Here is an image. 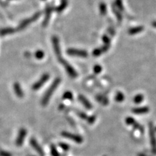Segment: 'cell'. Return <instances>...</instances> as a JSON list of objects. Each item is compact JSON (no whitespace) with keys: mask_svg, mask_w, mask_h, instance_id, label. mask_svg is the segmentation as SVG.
<instances>
[{"mask_svg":"<svg viewBox=\"0 0 156 156\" xmlns=\"http://www.w3.org/2000/svg\"><path fill=\"white\" fill-rule=\"evenodd\" d=\"M60 83H61L60 78H57L55 79L54 82L52 83V84L50 85V87L48 88V90L46 91L44 96H43L41 101V104L42 106H46L48 105L49 99H50L51 96L56 90V89L57 88L59 84H60Z\"/></svg>","mask_w":156,"mask_h":156,"instance_id":"obj_1","label":"cell"},{"mask_svg":"<svg viewBox=\"0 0 156 156\" xmlns=\"http://www.w3.org/2000/svg\"><path fill=\"white\" fill-rule=\"evenodd\" d=\"M59 62L61 63V65H63L65 68V70L67 72V74H68V75L70 77H71L72 78H75L76 77L78 76V73L76 72L73 66H72V65L70 64V63L66 61L65 59H63L62 57L59 59H58Z\"/></svg>","mask_w":156,"mask_h":156,"instance_id":"obj_2","label":"cell"},{"mask_svg":"<svg viewBox=\"0 0 156 156\" xmlns=\"http://www.w3.org/2000/svg\"><path fill=\"white\" fill-rule=\"evenodd\" d=\"M41 12H37L36 13H35V14L33 15L32 17L24 20H23L20 24H19L18 27V30H22V29H25L28 25L30 24L31 23L36 21V20H38L40 16H41Z\"/></svg>","mask_w":156,"mask_h":156,"instance_id":"obj_3","label":"cell"},{"mask_svg":"<svg viewBox=\"0 0 156 156\" xmlns=\"http://www.w3.org/2000/svg\"><path fill=\"white\" fill-rule=\"evenodd\" d=\"M149 134H150L152 153L156 154V137L155 134V128H154V126L152 123H150V125H149Z\"/></svg>","mask_w":156,"mask_h":156,"instance_id":"obj_4","label":"cell"},{"mask_svg":"<svg viewBox=\"0 0 156 156\" xmlns=\"http://www.w3.org/2000/svg\"><path fill=\"white\" fill-rule=\"evenodd\" d=\"M61 135L62 137L70 139V140L74 141L75 142H76V143L80 144V143H82L83 141V139L82 137H81V136L79 135L72 134V133L67 132V131L62 132Z\"/></svg>","mask_w":156,"mask_h":156,"instance_id":"obj_5","label":"cell"},{"mask_svg":"<svg viewBox=\"0 0 156 156\" xmlns=\"http://www.w3.org/2000/svg\"><path fill=\"white\" fill-rule=\"evenodd\" d=\"M67 54L72 56H77L83 58H86L88 56V53L87 51L83 50V49H78L74 48H69L66 50Z\"/></svg>","mask_w":156,"mask_h":156,"instance_id":"obj_6","label":"cell"},{"mask_svg":"<svg viewBox=\"0 0 156 156\" xmlns=\"http://www.w3.org/2000/svg\"><path fill=\"white\" fill-rule=\"evenodd\" d=\"M27 134H28V131L26 129L24 128H22L20 129L18 134L17 138H16V141H15V144L16 146H17V147H21V146H22L23 143H24V142L26 135H27Z\"/></svg>","mask_w":156,"mask_h":156,"instance_id":"obj_7","label":"cell"},{"mask_svg":"<svg viewBox=\"0 0 156 156\" xmlns=\"http://www.w3.org/2000/svg\"><path fill=\"white\" fill-rule=\"evenodd\" d=\"M49 78V75L48 74V73H46V74H43L42 75V77L40 78L39 80L33 85L32 86L33 90L37 91L38 89H41L42 86L44 85L45 83L48 80Z\"/></svg>","mask_w":156,"mask_h":156,"instance_id":"obj_8","label":"cell"},{"mask_svg":"<svg viewBox=\"0 0 156 156\" xmlns=\"http://www.w3.org/2000/svg\"><path fill=\"white\" fill-rule=\"evenodd\" d=\"M52 44H53V46H54L55 54L56 56H57V59L62 57L61 55V48H60V44H59V40L58 37L57 36H54L52 37Z\"/></svg>","mask_w":156,"mask_h":156,"instance_id":"obj_9","label":"cell"},{"mask_svg":"<svg viewBox=\"0 0 156 156\" xmlns=\"http://www.w3.org/2000/svg\"><path fill=\"white\" fill-rule=\"evenodd\" d=\"M126 122L128 125L133 126V127H134L135 129H137V130H139V131H141V133L144 132L143 127L139 124L134 118L130 117H127L126 119Z\"/></svg>","mask_w":156,"mask_h":156,"instance_id":"obj_10","label":"cell"},{"mask_svg":"<svg viewBox=\"0 0 156 156\" xmlns=\"http://www.w3.org/2000/svg\"><path fill=\"white\" fill-rule=\"evenodd\" d=\"M52 11H53V7L52 5L48 4L47 6H46V10H45L44 19V21H43L42 22V25L44 26V27H46V26L48 24L49 19H50V17H51Z\"/></svg>","mask_w":156,"mask_h":156,"instance_id":"obj_11","label":"cell"},{"mask_svg":"<svg viewBox=\"0 0 156 156\" xmlns=\"http://www.w3.org/2000/svg\"><path fill=\"white\" fill-rule=\"evenodd\" d=\"M30 144L31 145V147L35 149V150L37 152V153L41 155V156H44V152L43 151V149L41 148V146L38 143V142L36 141V140L34 138L30 139Z\"/></svg>","mask_w":156,"mask_h":156,"instance_id":"obj_12","label":"cell"},{"mask_svg":"<svg viewBox=\"0 0 156 156\" xmlns=\"http://www.w3.org/2000/svg\"><path fill=\"white\" fill-rule=\"evenodd\" d=\"M13 90L16 96L18 98H23L24 96V91H23L20 84L18 82H15L13 85Z\"/></svg>","mask_w":156,"mask_h":156,"instance_id":"obj_13","label":"cell"},{"mask_svg":"<svg viewBox=\"0 0 156 156\" xmlns=\"http://www.w3.org/2000/svg\"><path fill=\"white\" fill-rule=\"evenodd\" d=\"M79 100L80 101L81 104L84 105V107L85 108H87L88 109H91L92 107V105L91 104V103L89 102L87 98H85L84 96L83 95H79L78 97Z\"/></svg>","mask_w":156,"mask_h":156,"instance_id":"obj_14","label":"cell"},{"mask_svg":"<svg viewBox=\"0 0 156 156\" xmlns=\"http://www.w3.org/2000/svg\"><path fill=\"white\" fill-rule=\"evenodd\" d=\"M150 111V109L148 107H136L132 109V112L135 114L137 115H142L146 114Z\"/></svg>","mask_w":156,"mask_h":156,"instance_id":"obj_15","label":"cell"},{"mask_svg":"<svg viewBox=\"0 0 156 156\" xmlns=\"http://www.w3.org/2000/svg\"><path fill=\"white\" fill-rule=\"evenodd\" d=\"M68 5V0H61L60 5H59L57 7L55 8V11L57 13H61L64 11L66 7H67Z\"/></svg>","mask_w":156,"mask_h":156,"instance_id":"obj_16","label":"cell"},{"mask_svg":"<svg viewBox=\"0 0 156 156\" xmlns=\"http://www.w3.org/2000/svg\"><path fill=\"white\" fill-rule=\"evenodd\" d=\"M144 30V27L143 26H137V27L132 28H130L128 30V33L131 35H134L138 34L139 33H141L142 31Z\"/></svg>","mask_w":156,"mask_h":156,"instance_id":"obj_17","label":"cell"},{"mask_svg":"<svg viewBox=\"0 0 156 156\" xmlns=\"http://www.w3.org/2000/svg\"><path fill=\"white\" fill-rule=\"evenodd\" d=\"M15 29L12 28H5L0 29V35L5 36L10 34H12L15 32Z\"/></svg>","mask_w":156,"mask_h":156,"instance_id":"obj_18","label":"cell"},{"mask_svg":"<svg viewBox=\"0 0 156 156\" xmlns=\"http://www.w3.org/2000/svg\"><path fill=\"white\" fill-rule=\"evenodd\" d=\"M112 12H113V13L115 15L116 17H117L118 22L119 23H121L122 21V16L121 14V12L119 11V10L116 7V6H115L114 5H112Z\"/></svg>","mask_w":156,"mask_h":156,"instance_id":"obj_19","label":"cell"},{"mask_svg":"<svg viewBox=\"0 0 156 156\" xmlns=\"http://www.w3.org/2000/svg\"><path fill=\"white\" fill-rule=\"evenodd\" d=\"M96 99H97V100L99 102L102 103V104L103 105H107L108 104V99H107V98H105V96H102V95H98L97 96H96Z\"/></svg>","mask_w":156,"mask_h":156,"instance_id":"obj_20","label":"cell"},{"mask_svg":"<svg viewBox=\"0 0 156 156\" xmlns=\"http://www.w3.org/2000/svg\"><path fill=\"white\" fill-rule=\"evenodd\" d=\"M99 12H100V14L102 16H105L107 14V6H106L105 3H101L99 4Z\"/></svg>","mask_w":156,"mask_h":156,"instance_id":"obj_21","label":"cell"},{"mask_svg":"<svg viewBox=\"0 0 156 156\" xmlns=\"http://www.w3.org/2000/svg\"><path fill=\"white\" fill-rule=\"evenodd\" d=\"M143 99H144V96L141 94H139L137 95H136L134 97V103H135V104H141V102H142Z\"/></svg>","mask_w":156,"mask_h":156,"instance_id":"obj_22","label":"cell"},{"mask_svg":"<svg viewBox=\"0 0 156 156\" xmlns=\"http://www.w3.org/2000/svg\"><path fill=\"white\" fill-rule=\"evenodd\" d=\"M115 6L120 12L124 11L123 2L122 0H115Z\"/></svg>","mask_w":156,"mask_h":156,"instance_id":"obj_23","label":"cell"},{"mask_svg":"<svg viewBox=\"0 0 156 156\" xmlns=\"http://www.w3.org/2000/svg\"><path fill=\"white\" fill-rule=\"evenodd\" d=\"M62 98L64 99H68V100H72L74 98V95L70 91H66L62 96Z\"/></svg>","mask_w":156,"mask_h":156,"instance_id":"obj_24","label":"cell"},{"mask_svg":"<svg viewBox=\"0 0 156 156\" xmlns=\"http://www.w3.org/2000/svg\"><path fill=\"white\" fill-rule=\"evenodd\" d=\"M44 52H43L41 49H38V50L36 51L35 53V57L36 59H38V60H41V59H42L44 57Z\"/></svg>","mask_w":156,"mask_h":156,"instance_id":"obj_25","label":"cell"},{"mask_svg":"<svg viewBox=\"0 0 156 156\" xmlns=\"http://www.w3.org/2000/svg\"><path fill=\"white\" fill-rule=\"evenodd\" d=\"M124 99V95L121 92H118L115 96V100L117 102H122Z\"/></svg>","mask_w":156,"mask_h":156,"instance_id":"obj_26","label":"cell"},{"mask_svg":"<svg viewBox=\"0 0 156 156\" xmlns=\"http://www.w3.org/2000/svg\"><path fill=\"white\" fill-rule=\"evenodd\" d=\"M50 152H51V155L52 156H60V154L58 152L57 148H56L55 146L52 144L50 147Z\"/></svg>","mask_w":156,"mask_h":156,"instance_id":"obj_27","label":"cell"},{"mask_svg":"<svg viewBox=\"0 0 156 156\" xmlns=\"http://www.w3.org/2000/svg\"><path fill=\"white\" fill-rule=\"evenodd\" d=\"M102 41H103V42H104V44L105 45L110 46L111 38H109V36H108L107 35H103V36H102Z\"/></svg>","mask_w":156,"mask_h":156,"instance_id":"obj_28","label":"cell"},{"mask_svg":"<svg viewBox=\"0 0 156 156\" xmlns=\"http://www.w3.org/2000/svg\"><path fill=\"white\" fill-rule=\"evenodd\" d=\"M103 53L101 48H96L94 49L93 52H92V55L94 56V57H98V56L101 55Z\"/></svg>","mask_w":156,"mask_h":156,"instance_id":"obj_29","label":"cell"},{"mask_svg":"<svg viewBox=\"0 0 156 156\" xmlns=\"http://www.w3.org/2000/svg\"><path fill=\"white\" fill-rule=\"evenodd\" d=\"M59 146L61 149H62V150L64 151H68L70 149V146L68 144L65 143V142H60V143L59 144Z\"/></svg>","mask_w":156,"mask_h":156,"instance_id":"obj_30","label":"cell"},{"mask_svg":"<svg viewBox=\"0 0 156 156\" xmlns=\"http://www.w3.org/2000/svg\"><path fill=\"white\" fill-rule=\"evenodd\" d=\"M102 70V66L100 65H96L94 66V68H93V71L96 74H98L100 73Z\"/></svg>","mask_w":156,"mask_h":156,"instance_id":"obj_31","label":"cell"},{"mask_svg":"<svg viewBox=\"0 0 156 156\" xmlns=\"http://www.w3.org/2000/svg\"><path fill=\"white\" fill-rule=\"evenodd\" d=\"M87 120L88 123H89L90 124H93L94 122H95V120H96V116H94V115L90 116V117H89L87 118Z\"/></svg>","mask_w":156,"mask_h":156,"instance_id":"obj_32","label":"cell"},{"mask_svg":"<svg viewBox=\"0 0 156 156\" xmlns=\"http://www.w3.org/2000/svg\"><path fill=\"white\" fill-rule=\"evenodd\" d=\"M78 115L81 118L83 119V120H85V119H87V118H88L87 115H86V113H85V112H80V111L78 112Z\"/></svg>","mask_w":156,"mask_h":156,"instance_id":"obj_33","label":"cell"},{"mask_svg":"<svg viewBox=\"0 0 156 156\" xmlns=\"http://www.w3.org/2000/svg\"><path fill=\"white\" fill-rule=\"evenodd\" d=\"M0 156H12V155L7 151L1 150L0 151Z\"/></svg>","mask_w":156,"mask_h":156,"instance_id":"obj_34","label":"cell"},{"mask_svg":"<svg viewBox=\"0 0 156 156\" xmlns=\"http://www.w3.org/2000/svg\"><path fill=\"white\" fill-rule=\"evenodd\" d=\"M108 32L109 34H110L111 36H114L115 35V29L112 28H109L108 29Z\"/></svg>","mask_w":156,"mask_h":156,"instance_id":"obj_35","label":"cell"},{"mask_svg":"<svg viewBox=\"0 0 156 156\" xmlns=\"http://www.w3.org/2000/svg\"><path fill=\"white\" fill-rule=\"evenodd\" d=\"M152 26H153L154 28H156V21H154L152 23Z\"/></svg>","mask_w":156,"mask_h":156,"instance_id":"obj_36","label":"cell"},{"mask_svg":"<svg viewBox=\"0 0 156 156\" xmlns=\"http://www.w3.org/2000/svg\"><path fill=\"white\" fill-rule=\"evenodd\" d=\"M138 156H149L147 154H142V153H141V154H138Z\"/></svg>","mask_w":156,"mask_h":156,"instance_id":"obj_37","label":"cell"},{"mask_svg":"<svg viewBox=\"0 0 156 156\" xmlns=\"http://www.w3.org/2000/svg\"><path fill=\"white\" fill-rule=\"evenodd\" d=\"M30 53H29V52H26L25 53V55L27 56V57H29V56H30Z\"/></svg>","mask_w":156,"mask_h":156,"instance_id":"obj_38","label":"cell"},{"mask_svg":"<svg viewBox=\"0 0 156 156\" xmlns=\"http://www.w3.org/2000/svg\"><path fill=\"white\" fill-rule=\"evenodd\" d=\"M42 1H45V0H42Z\"/></svg>","mask_w":156,"mask_h":156,"instance_id":"obj_39","label":"cell"},{"mask_svg":"<svg viewBox=\"0 0 156 156\" xmlns=\"http://www.w3.org/2000/svg\"><path fill=\"white\" fill-rule=\"evenodd\" d=\"M104 156H106V155H104Z\"/></svg>","mask_w":156,"mask_h":156,"instance_id":"obj_40","label":"cell"}]
</instances>
